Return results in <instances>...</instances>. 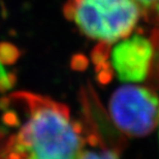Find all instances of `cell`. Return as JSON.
<instances>
[{
	"instance_id": "cell-1",
	"label": "cell",
	"mask_w": 159,
	"mask_h": 159,
	"mask_svg": "<svg viewBox=\"0 0 159 159\" xmlns=\"http://www.w3.org/2000/svg\"><path fill=\"white\" fill-rule=\"evenodd\" d=\"M0 159H79L87 144L67 107L43 95L17 92L4 106Z\"/></svg>"
},
{
	"instance_id": "cell-2",
	"label": "cell",
	"mask_w": 159,
	"mask_h": 159,
	"mask_svg": "<svg viewBox=\"0 0 159 159\" xmlns=\"http://www.w3.org/2000/svg\"><path fill=\"white\" fill-rule=\"evenodd\" d=\"M66 14L84 35L110 44L130 35L143 11L135 0H70Z\"/></svg>"
},
{
	"instance_id": "cell-3",
	"label": "cell",
	"mask_w": 159,
	"mask_h": 159,
	"mask_svg": "<svg viewBox=\"0 0 159 159\" xmlns=\"http://www.w3.org/2000/svg\"><path fill=\"white\" fill-rule=\"evenodd\" d=\"M109 114L116 128L126 136L148 135L159 122L156 91L136 84L121 86L110 98Z\"/></svg>"
},
{
	"instance_id": "cell-4",
	"label": "cell",
	"mask_w": 159,
	"mask_h": 159,
	"mask_svg": "<svg viewBox=\"0 0 159 159\" xmlns=\"http://www.w3.org/2000/svg\"><path fill=\"white\" fill-rule=\"evenodd\" d=\"M154 43L142 34H130L116 41L110 51V64L117 79L138 84L149 78L153 70Z\"/></svg>"
},
{
	"instance_id": "cell-5",
	"label": "cell",
	"mask_w": 159,
	"mask_h": 159,
	"mask_svg": "<svg viewBox=\"0 0 159 159\" xmlns=\"http://www.w3.org/2000/svg\"><path fill=\"white\" fill-rule=\"evenodd\" d=\"M79 159H119V153L116 148H110L99 139L93 143L87 138V144Z\"/></svg>"
},
{
	"instance_id": "cell-6",
	"label": "cell",
	"mask_w": 159,
	"mask_h": 159,
	"mask_svg": "<svg viewBox=\"0 0 159 159\" xmlns=\"http://www.w3.org/2000/svg\"><path fill=\"white\" fill-rule=\"evenodd\" d=\"M144 14L152 12L159 16V0H135Z\"/></svg>"
}]
</instances>
